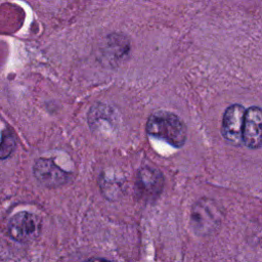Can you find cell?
Masks as SVG:
<instances>
[{
    "mask_svg": "<svg viewBox=\"0 0 262 262\" xmlns=\"http://www.w3.org/2000/svg\"><path fill=\"white\" fill-rule=\"evenodd\" d=\"M224 219V210L214 199L203 196L190 209L189 225L194 234L208 236L215 233Z\"/></svg>",
    "mask_w": 262,
    "mask_h": 262,
    "instance_id": "2",
    "label": "cell"
},
{
    "mask_svg": "<svg viewBox=\"0 0 262 262\" xmlns=\"http://www.w3.org/2000/svg\"><path fill=\"white\" fill-rule=\"evenodd\" d=\"M130 44L128 39L121 34L108 35L101 49L102 55L111 63L122 60L129 53Z\"/></svg>",
    "mask_w": 262,
    "mask_h": 262,
    "instance_id": "9",
    "label": "cell"
},
{
    "mask_svg": "<svg viewBox=\"0 0 262 262\" xmlns=\"http://www.w3.org/2000/svg\"><path fill=\"white\" fill-rule=\"evenodd\" d=\"M16 146V140L14 135L5 129L1 133L0 139V160H5L11 156Z\"/></svg>",
    "mask_w": 262,
    "mask_h": 262,
    "instance_id": "10",
    "label": "cell"
},
{
    "mask_svg": "<svg viewBox=\"0 0 262 262\" xmlns=\"http://www.w3.org/2000/svg\"><path fill=\"white\" fill-rule=\"evenodd\" d=\"M246 110L242 104L234 103L229 105L222 118L221 134L231 145L238 146L243 143V125Z\"/></svg>",
    "mask_w": 262,
    "mask_h": 262,
    "instance_id": "6",
    "label": "cell"
},
{
    "mask_svg": "<svg viewBox=\"0 0 262 262\" xmlns=\"http://www.w3.org/2000/svg\"><path fill=\"white\" fill-rule=\"evenodd\" d=\"M165 186L163 173L150 166L141 167L135 177V189L137 195L146 202H152L158 199Z\"/></svg>",
    "mask_w": 262,
    "mask_h": 262,
    "instance_id": "4",
    "label": "cell"
},
{
    "mask_svg": "<svg viewBox=\"0 0 262 262\" xmlns=\"http://www.w3.org/2000/svg\"><path fill=\"white\" fill-rule=\"evenodd\" d=\"M88 124L92 131H115L118 127V115L110 105L96 103L88 113Z\"/></svg>",
    "mask_w": 262,
    "mask_h": 262,
    "instance_id": "8",
    "label": "cell"
},
{
    "mask_svg": "<svg viewBox=\"0 0 262 262\" xmlns=\"http://www.w3.org/2000/svg\"><path fill=\"white\" fill-rule=\"evenodd\" d=\"M145 129L149 136L161 139L174 147L183 146L187 137L184 122L174 113L163 110L150 114Z\"/></svg>",
    "mask_w": 262,
    "mask_h": 262,
    "instance_id": "1",
    "label": "cell"
},
{
    "mask_svg": "<svg viewBox=\"0 0 262 262\" xmlns=\"http://www.w3.org/2000/svg\"><path fill=\"white\" fill-rule=\"evenodd\" d=\"M84 262H113L108 259L105 258H99V257H93V258H89L87 260H85Z\"/></svg>",
    "mask_w": 262,
    "mask_h": 262,
    "instance_id": "11",
    "label": "cell"
},
{
    "mask_svg": "<svg viewBox=\"0 0 262 262\" xmlns=\"http://www.w3.org/2000/svg\"><path fill=\"white\" fill-rule=\"evenodd\" d=\"M242 138L248 148L257 149L262 146V108L251 106L246 110Z\"/></svg>",
    "mask_w": 262,
    "mask_h": 262,
    "instance_id": "7",
    "label": "cell"
},
{
    "mask_svg": "<svg viewBox=\"0 0 262 262\" xmlns=\"http://www.w3.org/2000/svg\"><path fill=\"white\" fill-rule=\"evenodd\" d=\"M33 174L40 184L48 188H56L66 184L70 177L67 171L47 158H39L35 161Z\"/></svg>",
    "mask_w": 262,
    "mask_h": 262,
    "instance_id": "5",
    "label": "cell"
},
{
    "mask_svg": "<svg viewBox=\"0 0 262 262\" xmlns=\"http://www.w3.org/2000/svg\"><path fill=\"white\" fill-rule=\"evenodd\" d=\"M42 231V220L34 213L20 211L10 217L7 223V233L11 239L20 244L36 241Z\"/></svg>",
    "mask_w": 262,
    "mask_h": 262,
    "instance_id": "3",
    "label": "cell"
}]
</instances>
